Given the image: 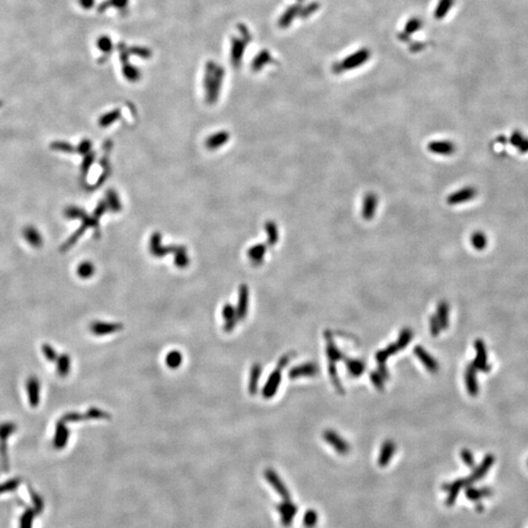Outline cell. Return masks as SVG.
I'll return each instance as SVG.
<instances>
[{
	"label": "cell",
	"instance_id": "681fc988",
	"mask_svg": "<svg viewBox=\"0 0 528 528\" xmlns=\"http://www.w3.org/2000/svg\"><path fill=\"white\" fill-rule=\"evenodd\" d=\"M429 328H430V333H431L432 337H437L439 335L440 331L442 329H441V326H440L439 322H438L436 316L432 315L429 318Z\"/></svg>",
	"mask_w": 528,
	"mask_h": 528
},
{
	"label": "cell",
	"instance_id": "8fae6325",
	"mask_svg": "<svg viewBox=\"0 0 528 528\" xmlns=\"http://www.w3.org/2000/svg\"><path fill=\"white\" fill-rule=\"evenodd\" d=\"M477 373H478V370L473 363L466 366L465 372V388L467 390V393L471 396H477L479 392Z\"/></svg>",
	"mask_w": 528,
	"mask_h": 528
},
{
	"label": "cell",
	"instance_id": "8d00e7d4",
	"mask_svg": "<svg viewBox=\"0 0 528 528\" xmlns=\"http://www.w3.org/2000/svg\"><path fill=\"white\" fill-rule=\"evenodd\" d=\"M471 242H472V245L473 247L478 250V251H481L483 250L484 248H486L487 246V238L486 236L482 233V232H475L471 238Z\"/></svg>",
	"mask_w": 528,
	"mask_h": 528
},
{
	"label": "cell",
	"instance_id": "7a4b0ae2",
	"mask_svg": "<svg viewBox=\"0 0 528 528\" xmlns=\"http://www.w3.org/2000/svg\"><path fill=\"white\" fill-rule=\"evenodd\" d=\"M17 427L13 423H4L0 425V454L2 458V465L7 471L9 468V462H8V454H7V445L6 442L10 434H12Z\"/></svg>",
	"mask_w": 528,
	"mask_h": 528
},
{
	"label": "cell",
	"instance_id": "f35d334b",
	"mask_svg": "<svg viewBox=\"0 0 528 528\" xmlns=\"http://www.w3.org/2000/svg\"><path fill=\"white\" fill-rule=\"evenodd\" d=\"M86 416V420H90V419H94V420H108L111 418V415L107 412H105L104 410H101L98 408H95V407H92L88 410L87 412L85 413Z\"/></svg>",
	"mask_w": 528,
	"mask_h": 528
},
{
	"label": "cell",
	"instance_id": "9f6ffc18",
	"mask_svg": "<svg viewBox=\"0 0 528 528\" xmlns=\"http://www.w3.org/2000/svg\"><path fill=\"white\" fill-rule=\"evenodd\" d=\"M290 357H291L290 354H286V355H284L283 357H281L280 360L278 361L277 367H279V368H281V369H284V368L288 365V363H289V360H290Z\"/></svg>",
	"mask_w": 528,
	"mask_h": 528
},
{
	"label": "cell",
	"instance_id": "ba28073f",
	"mask_svg": "<svg viewBox=\"0 0 528 528\" xmlns=\"http://www.w3.org/2000/svg\"><path fill=\"white\" fill-rule=\"evenodd\" d=\"M282 371L283 369L276 367V370H274L270 376L268 377L265 386L262 390V395L264 398L270 399L272 398L277 393V390L280 387L281 379H282Z\"/></svg>",
	"mask_w": 528,
	"mask_h": 528
},
{
	"label": "cell",
	"instance_id": "60d3db41",
	"mask_svg": "<svg viewBox=\"0 0 528 528\" xmlns=\"http://www.w3.org/2000/svg\"><path fill=\"white\" fill-rule=\"evenodd\" d=\"M318 521V515L314 510H308L303 516V525L306 528H314Z\"/></svg>",
	"mask_w": 528,
	"mask_h": 528
},
{
	"label": "cell",
	"instance_id": "5b68a950",
	"mask_svg": "<svg viewBox=\"0 0 528 528\" xmlns=\"http://www.w3.org/2000/svg\"><path fill=\"white\" fill-rule=\"evenodd\" d=\"M475 348H476V358L473 362L474 366L477 368L478 371H481L484 373H487L491 370V366L488 364V357H487V349L484 341L482 340H477L475 341Z\"/></svg>",
	"mask_w": 528,
	"mask_h": 528
},
{
	"label": "cell",
	"instance_id": "7c38bea8",
	"mask_svg": "<svg viewBox=\"0 0 528 528\" xmlns=\"http://www.w3.org/2000/svg\"><path fill=\"white\" fill-rule=\"evenodd\" d=\"M377 206H378V198L377 195L373 192H370L366 194L363 204H362V217L365 220H372L377 213Z\"/></svg>",
	"mask_w": 528,
	"mask_h": 528
},
{
	"label": "cell",
	"instance_id": "1f68e13d",
	"mask_svg": "<svg viewBox=\"0 0 528 528\" xmlns=\"http://www.w3.org/2000/svg\"><path fill=\"white\" fill-rule=\"evenodd\" d=\"M265 231L267 232V235H268V239H267L268 245L271 246V247L275 246L277 241H278V238H279V233H278V228H277L276 223L273 222V221H268L265 224Z\"/></svg>",
	"mask_w": 528,
	"mask_h": 528
},
{
	"label": "cell",
	"instance_id": "30bf717a",
	"mask_svg": "<svg viewBox=\"0 0 528 528\" xmlns=\"http://www.w3.org/2000/svg\"><path fill=\"white\" fill-rule=\"evenodd\" d=\"M477 196V190L474 187H465L460 189L452 194H450L447 198V203L450 206H457L465 201L473 200Z\"/></svg>",
	"mask_w": 528,
	"mask_h": 528
},
{
	"label": "cell",
	"instance_id": "9a60e30c",
	"mask_svg": "<svg viewBox=\"0 0 528 528\" xmlns=\"http://www.w3.org/2000/svg\"><path fill=\"white\" fill-rule=\"evenodd\" d=\"M319 372L315 363H305L291 368L289 371V377L291 379L302 377H314Z\"/></svg>",
	"mask_w": 528,
	"mask_h": 528
},
{
	"label": "cell",
	"instance_id": "ac0fdd59",
	"mask_svg": "<svg viewBox=\"0 0 528 528\" xmlns=\"http://www.w3.org/2000/svg\"><path fill=\"white\" fill-rule=\"evenodd\" d=\"M248 309H249V288L247 285H241L239 289L238 305L236 307L239 321L244 320L247 317Z\"/></svg>",
	"mask_w": 528,
	"mask_h": 528
},
{
	"label": "cell",
	"instance_id": "83f0119b",
	"mask_svg": "<svg viewBox=\"0 0 528 528\" xmlns=\"http://www.w3.org/2000/svg\"><path fill=\"white\" fill-rule=\"evenodd\" d=\"M344 359H345L344 361H345L347 371L350 374V376L355 377H360L364 373L366 366L363 361L358 360V359H348V358H344Z\"/></svg>",
	"mask_w": 528,
	"mask_h": 528
},
{
	"label": "cell",
	"instance_id": "c3c4849f",
	"mask_svg": "<svg viewBox=\"0 0 528 528\" xmlns=\"http://www.w3.org/2000/svg\"><path fill=\"white\" fill-rule=\"evenodd\" d=\"M42 351H43L44 356L46 357V359H47L48 361H50V362L56 361V359H57V353H56V350L51 346L50 344H48V343H44L43 346H42Z\"/></svg>",
	"mask_w": 528,
	"mask_h": 528
},
{
	"label": "cell",
	"instance_id": "9c48e42d",
	"mask_svg": "<svg viewBox=\"0 0 528 528\" xmlns=\"http://www.w3.org/2000/svg\"><path fill=\"white\" fill-rule=\"evenodd\" d=\"M124 324L122 323H107L95 321L90 324V331L95 336H106L111 335L124 330Z\"/></svg>",
	"mask_w": 528,
	"mask_h": 528
},
{
	"label": "cell",
	"instance_id": "2e32d148",
	"mask_svg": "<svg viewBox=\"0 0 528 528\" xmlns=\"http://www.w3.org/2000/svg\"><path fill=\"white\" fill-rule=\"evenodd\" d=\"M414 354L419 358V360L425 365V367L428 369L429 372L435 373L439 369V364L435 360V358L430 355L423 346L417 345L414 348Z\"/></svg>",
	"mask_w": 528,
	"mask_h": 528
},
{
	"label": "cell",
	"instance_id": "f1b7e54d",
	"mask_svg": "<svg viewBox=\"0 0 528 528\" xmlns=\"http://www.w3.org/2000/svg\"><path fill=\"white\" fill-rule=\"evenodd\" d=\"M183 362V355L178 350H171L165 356V364L172 370L178 369Z\"/></svg>",
	"mask_w": 528,
	"mask_h": 528
},
{
	"label": "cell",
	"instance_id": "b9f144b4",
	"mask_svg": "<svg viewBox=\"0 0 528 528\" xmlns=\"http://www.w3.org/2000/svg\"><path fill=\"white\" fill-rule=\"evenodd\" d=\"M107 200H108L109 207L111 208V210H112L113 212H114V213L119 212V211L122 209L120 199H119L116 193H115L114 191H113V190H111V191H109V192L107 193Z\"/></svg>",
	"mask_w": 528,
	"mask_h": 528
},
{
	"label": "cell",
	"instance_id": "f6af8a7d",
	"mask_svg": "<svg viewBox=\"0 0 528 528\" xmlns=\"http://www.w3.org/2000/svg\"><path fill=\"white\" fill-rule=\"evenodd\" d=\"M300 11V6L296 5V6H292L290 7L289 10L286 12L285 16L283 17V19L281 20V25L282 26H287L289 25V23L294 20V18L296 17V15L298 14V12Z\"/></svg>",
	"mask_w": 528,
	"mask_h": 528
},
{
	"label": "cell",
	"instance_id": "74e56055",
	"mask_svg": "<svg viewBox=\"0 0 528 528\" xmlns=\"http://www.w3.org/2000/svg\"><path fill=\"white\" fill-rule=\"evenodd\" d=\"M329 374H330L332 383H333L334 387L336 388V390H338L340 393H343V388H342V386L340 384V377H339V374H338L337 367H336V363L330 362V364H329Z\"/></svg>",
	"mask_w": 528,
	"mask_h": 528
},
{
	"label": "cell",
	"instance_id": "91938a15",
	"mask_svg": "<svg viewBox=\"0 0 528 528\" xmlns=\"http://www.w3.org/2000/svg\"><path fill=\"white\" fill-rule=\"evenodd\" d=\"M527 464H528V463H527Z\"/></svg>",
	"mask_w": 528,
	"mask_h": 528
},
{
	"label": "cell",
	"instance_id": "d6986e66",
	"mask_svg": "<svg viewBox=\"0 0 528 528\" xmlns=\"http://www.w3.org/2000/svg\"><path fill=\"white\" fill-rule=\"evenodd\" d=\"M325 340H326V351H327L328 358L330 359V362L337 363L340 360L344 359L345 356L341 353L338 346L335 344V341L333 340L332 334L327 331L325 332Z\"/></svg>",
	"mask_w": 528,
	"mask_h": 528
},
{
	"label": "cell",
	"instance_id": "db71d44e",
	"mask_svg": "<svg viewBox=\"0 0 528 528\" xmlns=\"http://www.w3.org/2000/svg\"><path fill=\"white\" fill-rule=\"evenodd\" d=\"M527 139L524 138L519 132H515L513 135H512V138H511V143L515 146V147H521L524 142L526 141Z\"/></svg>",
	"mask_w": 528,
	"mask_h": 528
},
{
	"label": "cell",
	"instance_id": "277c9868",
	"mask_svg": "<svg viewBox=\"0 0 528 528\" xmlns=\"http://www.w3.org/2000/svg\"><path fill=\"white\" fill-rule=\"evenodd\" d=\"M494 462H495L494 455L487 454L483 458L480 465H478V467L473 472V474L470 477L465 478V486H470L473 483H475L476 481H478L483 478L488 473L491 466L494 465Z\"/></svg>",
	"mask_w": 528,
	"mask_h": 528
},
{
	"label": "cell",
	"instance_id": "4dcf8cb0",
	"mask_svg": "<svg viewBox=\"0 0 528 528\" xmlns=\"http://www.w3.org/2000/svg\"><path fill=\"white\" fill-rule=\"evenodd\" d=\"M453 4H454V0H439L437 7L434 11L435 19H437V20L443 19L450 11Z\"/></svg>",
	"mask_w": 528,
	"mask_h": 528
},
{
	"label": "cell",
	"instance_id": "4316f807",
	"mask_svg": "<svg viewBox=\"0 0 528 528\" xmlns=\"http://www.w3.org/2000/svg\"><path fill=\"white\" fill-rule=\"evenodd\" d=\"M436 318L442 330H446L449 326V304L446 302H440L436 309Z\"/></svg>",
	"mask_w": 528,
	"mask_h": 528
},
{
	"label": "cell",
	"instance_id": "11a10c76",
	"mask_svg": "<svg viewBox=\"0 0 528 528\" xmlns=\"http://www.w3.org/2000/svg\"><path fill=\"white\" fill-rule=\"evenodd\" d=\"M318 8H319L318 3H316V2H314V3H311V4H309V5L305 8L304 11H302V16H303V17H308L309 15H311V14H313L315 11H317Z\"/></svg>",
	"mask_w": 528,
	"mask_h": 528
},
{
	"label": "cell",
	"instance_id": "ee69618b",
	"mask_svg": "<svg viewBox=\"0 0 528 528\" xmlns=\"http://www.w3.org/2000/svg\"><path fill=\"white\" fill-rule=\"evenodd\" d=\"M21 483V479L16 478L10 479L8 481H5L4 483L0 484V494H3L5 492H10L15 490Z\"/></svg>",
	"mask_w": 528,
	"mask_h": 528
},
{
	"label": "cell",
	"instance_id": "6f0895ef",
	"mask_svg": "<svg viewBox=\"0 0 528 528\" xmlns=\"http://www.w3.org/2000/svg\"><path fill=\"white\" fill-rule=\"evenodd\" d=\"M90 147H91V144H90L89 141L86 140V141H84V142L81 143L79 152H80V153H87V152L89 151V149H90Z\"/></svg>",
	"mask_w": 528,
	"mask_h": 528
},
{
	"label": "cell",
	"instance_id": "f5cc1de1",
	"mask_svg": "<svg viewBox=\"0 0 528 528\" xmlns=\"http://www.w3.org/2000/svg\"><path fill=\"white\" fill-rule=\"evenodd\" d=\"M82 420H86L85 414L82 415V414H78V413H69V414L64 416L61 421H63L64 423H69V422H79Z\"/></svg>",
	"mask_w": 528,
	"mask_h": 528
},
{
	"label": "cell",
	"instance_id": "d4e9b609",
	"mask_svg": "<svg viewBox=\"0 0 528 528\" xmlns=\"http://www.w3.org/2000/svg\"><path fill=\"white\" fill-rule=\"evenodd\" d=\"M493 494V491L489 487H482V488H476L472 485L467 486L465 489V497L471 501H479L480 499L484 497H489Z\"/></svg>",
	"mask_w": 528,
	"mask_h": 528
},
{
	"label": "cell",
	"instance_id": "7402d4cb",
	"mask_svg": "<svg viewBox=\"0 0 528 528\" xmlns=\"http://www.w3.org/2000/svg\"><path fill=\"white\" fill-rule=\"evenodd\" d=\"M261 373H262L261 365L258 364V363L252 365L251 371H250L249 386H248L249 392H250L251 395H255L257 393L258 386H259V379H260V377H261Z\"/></svg>",
	"mask_w": 528,
	"mask_h": 528
},
{
	"label": "cell",
	"instance_id": "e575fe53",
	"mask_svg": "<svg viewBox=\"0 0 528 528\" xmlns=\"http://www.w3.org/2000/svg\"><path fill=\"white\" fill-rule=\"evenodd\" d=\"M412 338H413L412 330L409 329V328H404L402 331H401L400 335H399V338H398L397 342H396L399 350L404 349L406 346H408V344L412 340Z\"/></svg>",
	"mask_w": 528,
	"mask_h": 528
},
{
	"label": "cell",
	"instance_id": "680465c9",
	"mask_svg": "<svg viewBox=\"0 0 528 528\" xmlns=\"http://www.w3.org/2000/svg\"><path fill=\"white\" fill-rule=\"evenodd\" d=\"M477 511H478V512H482L483 511V505L482 504H478V506H477Z\"/></svg>",
	"mask_w": 528,
	"mask_h": 528
},
{
	"label": "cell",
	"instance_id": "7dc6e473",
	"mask_svg": "<svg viewBox=\"0 0 528 528\" xmlns=\"http://www.w3.org/2000/svg\"><path fill=\"white\" fill-rule=\"evenodd\" d=\"M120 113H121L120 111H114V112H112V113L105 114L100 120L101 126H108L109 125L113 124L115 120L119 119Z\"/></svg>",
	"mask_w": 528,
	"mask_h": 528
},
{
	"label": "cell",
	"instance_id": "836d02e7",
	"mask_svg": "<svg viewBox=\"0 0 528 528\" xmlns=\"http://www.w3.org/2000/svg\"><path fill=\"white\" fill-rule=\"evenodd\" d=\"M70 370H71V359L67 354H63L58 359V364H57L58 374L61 377H67L68 374L70 373Z\"/></svg>",
	"mask_w": 528,
	"mask_h": 528
},
{
	"label": "cell",
	"instance_id": "f907efd6",
	"mask_svg": "<svg viewBox=\"0 0 528 528\" xmlns=\"http://www.w3.org/2000/svg\"><path fill=\"white\" fill-rule=\"evenodd\" d=\"M30 493H31V497L34 502V509L37 511L38 514L41 513L43 510V501H42L41 497L34 490L30 489Z\"/></svg>",
	"mask_w": 528,
	"mask_h": 528
},
{
	"label": "cell",
	"instance_id": "4fadbf2b",
	"mask_svg": "<svg viewBox=\"0 0 528 528\" xmlns=\"http://www.w3.org/2000/svg\"><path fill=\"white\" fill-rule=\"evenodd\" d=\"M222 317L224 319V332L231 333L232 331H234L239 321L236 307L231 303H225L222 308Z\"/></svg>",
	"mask_w": 528,
	"mask_h": 528
},
{
	"label": "cell",
	"instance_id": "cb8c5ba5",
	"mask_svg": "<svg viewBox=\"0 0 528 528\" xmlns=\"http://www.w3.org/2000/svg\"><path fill=\"white\" fill-rule=\"evenodd\" d=\"M229 140V133L226 131L216 132L214 135H211L206 141V147L209 150H216L223 146Z\"/></svg>",
	"mask_w": 528,
	"mask_h": 528
},
{
	"label": "cell",
	"instance_id": "bcb514c9",
	"mask_svg": "<svg viewBox=\"0 0 528 528\" xmlns=\"http://www.w3.org/2000/svg\"><path fill=\"white\" fill-rule=\"evenodd\" d=\"M370 378L374 387L377 390H383L385 388V378L378 372H372L370 374Z\"/></svg>",
	"mask_w": 528,
	"mask_h": 528
},
{
	"label": "cell",
	"instance_id": "44dd1931",
	"mask_svg": "<svg viewBox=\"0 0 528 528\" xmlns=\"http://www.w3.org/2000/svg\"><path fill=\"white\" fill-rule=\"evenodd\" d=\"M26 390H27V396L30 404L36 408L39 403V390H40V384L38 382V377H31L26 382Z\"/></svg>",
	"mask_w": 528,
	"mask_h": 528
},
{
	"label": "cell",
	"instance_id": "ffe728a7",
	"mask_svg": "<svg viewBox=\"0 0 528 528\" xmlns=\"http://www.w3.org/2000/svg\"><path fill=\"white\" fill-rule=\"evenodd\" d=\"M395 449H396V445L392 440H387L383 444V446L380 448L379 456H378V460H377L379 466H386L390 464V460L392 459V457L395 453Z\"/></svg>",
	"mask_w": 528,
	"mask_h": 528
},
{
	"label": "cell",
	"instance_id": "8992f818",
	"mask_svg": "<svg viewBox=\"0 0 528 528\" xmlns=\"http://www.w3.org/2000/svg\"><path fill=\"white\" fill-rule=\"evenodd\" d=\"M323 437H324L325 441L329 443L337 452L340 453V455H346L347 453L349 452L350 446L347 443V441L343 439L340 435H339L337 432H335L334 430L327 429L324 432Z\"/></svg>",
	"mask_w": 528,
	"mask_h": 528
},
{
	"label": "cell",
	"instance_id": "ab89813d",
	"mask_svg": "<svg viewBox=\"0 0 528 528\" xmlns=\"http://www.w3.org/2000/svg\"><path fill=\"white\" fill-rule=\"evenodd\" d=\"M94 272H95V267L93 266V264L90 263V262H83V263L80 264L77 268L78 276L81 277L83 279L90 278L94 274Z\"/></svg>",
	"mask_w": 528,
	"mask_h": 528
},
{
	"label": "cell",
	"instance_id": "d6a6232c",
	"mask_svg": "<svg viewBox=\"0 0 528 528\" xmlns=\"http://www.w3.org/2000/svg\"><path fill=\"white\" fill-rule=\"evenodd\" d=\"M190 263V259L186 252V249L180 246V249L174 253V264L178 268H186Z\"/></svg>",
	"mask_w": 528,
	"mask_h": 528
},
{
	"label": "cell",
	"instance_id": "6da1fadb",
	"mask_svg": "<svg viewBox=\"0 0 528 528\" xmlns=\"http://www.w3.org/2000/svg\"><path fill=\"white\" fill-rule=\"evenodd\" d=\"M369 58H370V51L368 49L363 48L361 50L356 51L355 53L348 56L346 59H344L341 63L336 64L333 68L334 73L340 74L344 71H349L351 69L358 68V67L362 66L366 61H368Z\"/></svg>",
	"mask_w": 528,
	"mask_h": 528
},
{
	"label": "cell",
	"instance_id": "816d5d0a",
	"mask_svg": "<svg viewBox=\"0 0 528 528\" xmlns=\"http://www.w3.org/2000/svg\"><path fill=\"white\" fill-rule=\"evenodd\" d=\"M461 458L463 459V462L465 463V465H467L468 467H474L475 466V458H474V455L472 451H470L468 449H463L461 451Z\"/></svg>",
	"mask_w": 528,
	"mask_h": 528
},
{
	"label": "cell",
	"instance_id": "e0dca14e",
	"mask_svg": "<svg viewBox=\"0 0 528 528\" xmlns=\"http://www.w3.org/2000/svg\"><path fill=\"white\" fill-rule=\"evenodd\" d=\"M465 486V479H462V478H459L455 481H453L451 483H448V484H444L443 485V490L448 491V497L445 501V504L448 506V507H451L453 506L456 500H457V497L459 495V492L464 488Z\"/></svg>",
	"mask_w": 528,
	"mask_h": 528
},
{
	"label": "cell",
	"instance_id": "603a6c76",
	"mask_svg": "<svg viewBox=\"0 0 528 528\" xmlns=\"http://www.w3.org/2000/svg\"><path fill=\"white\" fill-rule=\"evenodd\" d=\"M69 429L65 426L63 421L58 422L56 426V434L54 438V446L57 449H63L69 440Z\"/></svg>",
	"mask_w": 528,
	"mask_h": 528
},
{
	"label": "cell",
	"instance_id": "3957f363",
	"mask_svg": "<svg viewBox=\"0 0 528 528\" xmlns=\"http://www.w3.org/2000/svg\"><path fill=\"white\" fill-rule=\"evenodd\" d=\"M264 478L269 482V484L276 490L277 493L284 499L290 500V493L288 490L284 481L279 477V475L272 468H267L264 471Z\"/></svg>",
	"mask_w": 528,
	"mask_h": 528
},
{
	"label": "cell",
	"instance_id": "f546056e",
	"mask_svg": "<svg viewBox=\"0 0 528 528\" xmlns=\"http://www.w3.org/2000/svg\"><path fill=\"white\" fill-rule=\"evenodd\" d=\"M398 350H399V348H398L396 343H390V345H388V347L386 349L379 350L376 354V360H377V365H386V362H387V360H388V358L390 357V355L395 354Z\"/></svg>",
	"mask_w": 528,
	"mask_h": 528
},
{
	"label": "cell",
	"instance_id": "5bb4252c",
	"mask_svg": "<svg viewBox=\"0 0 528 528\" xmlns=\"http://www.w3.org/2000/svg\"><path fill=\"white\" fill-rule=\"evenodd\" d=\"M428 150L441 156H450L456 152V145L449 140H434L428 144Z\"/></svg>",
	"mask_w": 528,
	"mask_h": 528
},
{
	"label": "cell",
	"instance_id": "d590c367",
	"mask_svg": "<svg viewBox=\"0 0 528 528\" xmlns=\"http://www.w3.org/2000/svg\"><path fill=\"white\" fill-rule=\"evenodd\" d=\"M37 514L38 513L35 509H27L21 516L20 528H33L34 519Z\"/></svg>",
	"mask_w": 528,
	"mask_h": 528
},
{
	"label": "cell",
	"instance_id": "52a82bcc",
	"mask_svg": "<svg viewBox=\"0 0 528 528\" xmlns=\"http://www.w3.org/2000/svg\"><path fill=\"white\" fill-rule=\"evenodd\" d=\"M277 510L281 516V522L285 527H289L291 525L292 520L299 511L298 507L291 503L290 500H284L282 503L279 504Z\"/></svg>",
	"mask_w": 528,
	"mask_h": 528
},
{
	"label": "cell",
	"instance_id": "484cf974",
	"mask_svg": "<svg viewBox=\"0 0 528 528\" xmlns=\"http://www.w3.org/2000/svg\"><path fill=\"white\" fill-rule=\"evenodd\" d=\"M266 253V246L264 244H258L252 247L248 251V255L250 260L254 265H260L263 262L264 256Z\"/></svg>",
	"mask_w": 528,
	"mask_h": 528
},
{
	"label": "cell",
	"instance_id": "7bdbcfd3",
	"mask_svg": "<svg viewBox=\"0 0 528 528\" xmlns=\"http://www.w3.org/2000/svg\"><path fill=\"white\" fill-rule=\"evenodd\" d=\"M421 26H422V22L420 21V19L413 18V19L409 20L408 23L405 25L404 34L409 37V36L415 34L417 31H419L421 28Z\"/></svg>",
	"mask_w": 528,
	"mask_h": 528
}]
</instances>
